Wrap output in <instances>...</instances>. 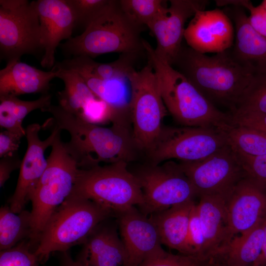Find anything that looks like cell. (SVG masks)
<instances>
[{"instance_id": "obj_2", "label": "cell", "mask_w": 266, "mask_h": 266, "mask_svg": "<svg viewBox=\"0 0 266 266\" xmlns=\"http://www.w3.org/2000/svg\"><path fill=\"white\" fill-rule=\"evenodd\" d=\"M231 48L209 56L182 45L172 65L211 103L229 112L234 111L254 75Z\"/></svg>"}, {"instance_id": "obj_14", "label": "cell", "mask_w": 266, "mask_h": 266, "mask_svg": "<svg viewBox=\"0 0 266 266\" xmlns=\"http://www.w3.org/2000/svg\"><path fill=\"white\" fill-rule=\"evenodd\" d=\"M225 209L228 243L266 221V193L244 177L226 198Z\"/></svg>"}, {"instance_id": "obj_29", "label": "cell", "mask_w": 266, "mask_h": 266, "mask_svg": "<svg viewBox=\"0 0 266 266\" xmlns=\"http://www.w3.org/2000/svg\"><path fill=\"white\" fill-rule=\"evenodd\" d=\"M32 232L31 212L24 209L20 213L12 211L9 205L0 209V250L13 248L29 239Z\"/></svg>"}, {"instance_id": "obj_34", "label": "cell", "mask_w": 266, "mask_h": 266, "mask_svg": "<svg viewBox=\"0 0 266 266\" xmlns=\"http://www.w3.org/2000/svg\"><path fill=\"white\" fill-rule=\"evenodd\" d=\"M40 263L29 239L0 252V266H40Z\"/></svg>"}, {"instance_id": "obj_6", "label": "cell", "mask_w": 266, "mask_h": 266, "mask_svg": "<svg viewBox=\"0 0 266 266\" xmlns=\"http://www.w3.org/2000/svg\"><path fill=\"white\" fill-rule=\"evenodd\" d=\"M61 132L51 146L47 167L29 197L32 205L29 242L33 250L52 214L71 194L77 175V163L66 149Z\"/></svg>"}, {"instance_id": "obj_19", "label": "cell", "mask_w": 266, "mask_h": 266, "mask_svg": "<svg viewBox=\"0 0 266 266\" xmlns=\"http://www.w3.org/2000/svg\"><path fill=\"white\" fill-rule=\"evenodd\" d=\"M100 222L82 244L76 261L94 266H124L126 252L119 236L116 220Z\"/></svg>"}, {"instance_id": "obj_9", "label": "cell", "mask_w": 266, "mask_h": 266, "mask_svg": "<svg viewBox=\"0 0 266 266\" xmlns=\"http://www.w3.org/2000/svg\"><path fill=\"white\" fill-rule=\"evenodd\" d=\"M229 145L225 132L220 130L163 126L147 153L152 165L174 160L195 162L207 158Z\"/></svg>"}, {"instance_id": "obj_32", "label": "cell", "mask_w": 266, "mask_h": 266, "mask_svg": "<svg viewBox=\"0 0 266 266\" xmlns=\"http://www.w3.org/2000/svg\"><path fill=\"white\" fill-rule=\"evenodd\" d=\"M123 9L137 22L147 27L166 5L162 0H119Z\"/></svg>"}, {"instance_id": "obj_36", "label": "cell", "mask_w": 266, "mask_h": 266, "mask_svg": "<svg viewBox=\"0 0 266 266\" xmlns=\"http://www.w3.org/2000/svg\"><path fill=\"white\" fill-rule=\"evenodd\" d=\"M208 261L184 254H173L164 250L143 262L139 266H207Z\"/></svg>"}, {"instance_id": "obj_8", "label": "cell", "mask_w": 266, "mask_h": 266, "mask_svg": "<svg viewBox=\"0 0 266 266\" xmlns=\"http://www.w3.org/2000/svg\"><path fill=\"white\" fill-rule=\"evenodd\" d=\"M132 136L138 150L148 153L157 139L167 113L151 65L132 74Z\"/></svg>"}, {"instance_id": "obj_45", "label": "cell", "mask_w": 266, "mask_h": 266, "mask_svg": "<svg viewBox=\"0 0 266 266\" xmlns=\"http://www.w3.org/2000/svg\"><path fill=\"white\" fill-rule=\"evenodd\" d=\"M261 4L264 7V8L266 10V0H263Z\"/></svg>"}, {"instance_id": "obj_37", "label": "cell", "mask_w": 266, "mask_h": 266, "mask_svg": "<svg viewBox=\"0 0 266 266\" xmlns=\"http://www.w3.org/2000/svg\"><path fill=\"white\" fill-rule=\"evenodd\" d=\"M215 1L218 6H237L248 10L249 24L258 33L266 37V10L261 4L255 6L248 0H219Z\"/></svg>"}, {"instance_id": "obj_3", "label": "cell", "mask_w": 266, "mask_h": 266, "mask_svg": "<svg viewBox=\"0 0 266 266\" xmlns=\"http://www.w3.org/2000/svg\"><path fill=\"white\" fill-rule=\"evenodd\" d=\"M143 41L165 106L177 122L184 127L223 131L232 126L230 112L214 105L182 73L158 57L149 42Z\"/></svg>"}, {"instance_id": "obj_15", "label": "cell", "mask_w": 266, "mask_h": 266, "mask_svg": "<svg viewBox=\"0 0 266 266\" xmlns=\"http://www.w3.org/2000/svg\"><path fill=\"white\" fill-rule=\"evenodd\" d=\"M41 129V126L36 123L25 129L28 147L22 160L15 190L8 200L11 210L16 213L25 209L31 192L47 167L45 150L52 146L58 133L62 131L54 126L50 135L41 140L39 135Z\"/></svg>"}, {"instance_id": "obj_16", "label": "cell", "mask_w": 266, "mask_h": 266, "mask_svg": "<svg viewBox=\"0 0 266 266\" xmlns=\"http://www.w3.org/2000/svg\"><path fill=\"white\" fill-rule=\"evenodd\" d=\"M115 218L126 252L124 266H139L165 250L153 222L135 206L118 213Z\"/></svg>"}, {"instance_id": "obj_41", "label": "cell", "mask_w": 266, "mask_h": 266, "mask_svg": "<svg viewBox=\"0 0 266 266\" xmlns=\"http://www.w3.org/2000/svg\"><path fill=\"white\" fill-rule=\"evenodd\" d=\"M22 161L17 153L5 156L0 160V187L9 179L11 173L20 168Z\"/></svg>"}, {"instance_id": "obj_39", "label": "cell", "mask_w": 266, "mask_h": 266, "mask_svg": "<svg viewBox=\"0 0 266 266\" xmlns=\"http://www.w3.org/2000/svg\"><path fill=\"white\" fill-rule=\"evenodd\" d=\"M231 113L232 125L251 128L266 133V113L241 111Z\"/></svg>"}, {"instance_id": "obj_28", "label": "cell", "mask_w": 266, "mask_h": 266, "mask_svg": "<svg viewBox=\"0 0 266 266\" xmlns=\"http://www.w3.org/2000/svg\"><path fill=\"white\" fill-rule=\"evenodd\" d=\"M51 98L49 93L34 100H21L11 95L0 96V127L25 136V129L23 127L24 118L34 110L45 112L51 105Z\"/></svg>"}, {"instance_id": "obj_1", "label": "cell", "mask_w": 266, "mask_h": 266, "mask_svg": "<svg viewBox=\"0 0 266 266\" xmlns=\"http://www.w3.org/2000/svg\"><path fill=\"white\" fill-rule=\"evenodd\" d=\"M45 112L52 115L54 126L69 133L70 140L64 146L79 168L135 160L137 149L127 122L102 127L84 121L59 105L51 104Z\"/></svg>"}, {"instance_id": "obj_22", "label": "cell", "mask_w": 266, "mask_h": 266, "mask_svg": "<svg viewBox=\"0 0 266 266\" xmlns=\"http://www.w3.org/2000/svg\"><path fill=\"white\" fill-rule=\"evenodd\" d=\"M227 197L202 196L197 204L205 240L204 258L207 261L228 243L225 209Z\"/></svg>"}, {"instance_id": "obj_40", "label": "cell", "mask_w": 266, "mask_h": 266, "mask_svg": "<svg viewBox=\"0 0 266 266\" xmlns=\"http://www.w3.org/2000/svg\"><path fill=\"white\" fill-rule=\"evenodd\" d=\"M23 135L8 130L0 133V157L17 153Z\"/></svg>"}, {"instance_id": "obj_35", "label": "cell", "mask_w": 266, "mask_h": 266, "mask_svg": "<svg viewBox=\"0 0 266 266\" xmlns=\"http://www.w3.org/2000/svg\"><path fill=\"white\" fill-rule=\"evenodd\" d=\"M234 153L242 167L245 177L266 193V155L251 156Z\"/></svg>"}, {"instance_id": "obj_24", "label": "cell", "mask_w": 266, "mask_h": 266, "mask_svg": "<svg viewBox=\"0 0 266 266\" xmlns=\"http://www.w3.org/2000/svg\"><path fill=\"white\" fill-rule=\"evenodd\" d=\"M266 221L251 231L234 236L218 250L209 261L227 266H252L262 252Z\"/></svg>"}, {"instance_id": "obj_13", "label": "cell", "mask_w": 266, "mask_h": 266, "mask_svg": "<svg viewBox=\"0 0 266 266\" xmlns=\"http://www.w3.org/2000/svg\"><path fill=\"white\" fill-rule=\"evenodd\" d=\"M169 3L147 27L156 39V54L172 66L182 45L185 23L197 11L204 10L209 1L170 0Z\"/></svg>"}, {"instance_id": "obj_43", "label": "cell", "mask_w": 266, "mask_h": 266, "mask_svg": "<svg viewBox=\"0 0 266 266\" xmlns=\"http://www.w3.org/2000/svg\"><path fill=\"white\" fill-rule=\"evenodd\" d=\"M253 266H266V224L265 228L264 238L261 254Z\"/></svg>"}, {"instance_id": "obj_42", "label": "cell", "mask_w": 266, "mask_h": 266, "mask_svg": "<svg viewBox=\"0 0 266 266\" xmlns=\"http://www.w3.org/2000/svg\"><path fill=\"white\" fill-rule=\"evenodd\" d=\"M59 260L60 266H94L83 264L73 260L68 251L60 252Z\"/></svg>"}, {"instance_id": "obj_10", "label": "cell", "mask_w": 266, "mask_h": 266, "mask_svg": "<svg viewBox=\"0 0 266 266\" xmlns=\"http://www.w3.org/2000/svg\"><path fill=\"white\" fill-rule=\"evenodd\" d=\"M133 173L143 194V202L139 210L147 216L192 200L198 196L179 163L173 160L150 164Z\"/></svg>"}, {"instance_id": "obj_38", "label": "cell", "mask_w": 266, "mask_h": 266, "mask_svg": "<svg viewBox=\"0 0 266 266\" xmlns=\"http://www.w3.org/2000/svg\"><path fill=\"white\" fill-rule=\"evenodd\" d=\"M205 240L195 204L192 210L188 228V246L190 255L207 261L204 258Z\"/></svg>"}, {"instance_id": "obj_17", "label": "cell", "mask_w": 266, "mask_h": 266, "mask_svg": "<svg viewBox=\"0 0 266 266\" xmlns=\"http://www.w3.org/2000/svg\"><path fill=\"white\" fill-rule=\"evenodd\" d=\"M234 27L223 10H200L185 28L184 38L188 46L201 53H219L231 48Z\"/></svg>"}, {"instance_id": "obj_11", "label": "cell", "mask_w": 266, "mask_h": 266, "mask_svg": "<svg viewBox=\"0 0 266 266\" xmlns=\"http://www.w3.org/2000/svg\"><path fill=\"white\" fill-rule=\"evenodd\" d=\"M43 54L34 0H0V57L6 63L25 54ZM43 56V55H42Z\"/></svg>"}, {"instance_id": "obj_23", "label": "cell", "mask_w": 266, "mask_h": 266, "mask_svg": "<svg viewBox=\"0 0 266 266\" xmlns=\"http://www.w3.org/2000/svg\"><path fill=\"white\" fill-rule=\"evenodd\" d=\"M194 200L173 206L148 217L155 225L161 244L190 255L188 246L190 217Z\"/></svg>"}, {"instance_id": "obj_30", "label": "cell", "mask_w": 266, "mask_h": 266, "mask_svg": "<svg viewBox=\"0 0 266 266\" xmlns=\"http://www.w3.org/2000/svg\"><path fill=\"white\" fill-rule=\"evenodd\" d=\"M225 132L228 143L235 153L251 156L266 155V133L232 125Z\"/></svg>"}, {"instance_id": "obj_20", "label": "cell", "mask_w": 266, "mask_h": 266, "mask_svg": "<svg viewBox=\"0 0 266 266\" xmlns=\"http://www.w3.org/2000/svg\"><path fill=\"white\" fill-rule=\"evenodd\" d=\"M223 10L234 27L235 41L231 48L234 57L254 74H266V37L252 28L242 7L229 5Z\"/></svg>"}, {"instance_id": "obj_27", "label": "cell", "mask_w": 266, "mask_h": 266, "mask_svg": "<svg viewBox=\"0 0 266 266\" xmlns=\"http://www.w3.org/2000/svg\"><path fill=\"white\" fill-rule=\"evenodd\" d=\"M52 68L56 71L57 77L62 79L65 85L64 90L57 94L59 105L79 117L87 105L98 97L77 71L56 64Z\"/></svg>"}, {"instance_id": "obj_5", "label": "cell", "mask_w": 266, "mask_h": 266, "mask_svg": "<svg viewBox=\"0 0 266 266\" xmlns=\"http://www.w3.org/2000/svg\"><path fill=\"white\" fill-rule=\"evenodd\" d=\"M114 217L111 211L85 198L70 196L53 212L46 224L34 251L40 263L53 252H63L83 244L103 220Z\"/></svg>"}, {"instance_id": "obj_26", "label": "cell", "mask_w": 266, "mask_h": 266, "mask_svg": "<svg viewBox=\"0 0 266 266\" xmlns=\"http://www.w3.org/2000/svg\"><path fill=\"white\" fill-rule=\"evenodd\" d=\"M138 53L121 54L116 60L109 63H100L92 58L79 56L56 62L58 66L75 70L81 74L106 80L130 75L134 70Z\"/></svg>"}, {"instance_id": "obj_12", "label": "cell", "mask_w": 266, "mask_h": 266, "mask_svg": "<svg viewBox=\"0 0 266 266\" xmlns=\"http://www.w3.org/2000/svg\"><path fill=\"white\" fill-rule=\"evenodd\" d=\"M180 166L199 197L228 196L245 177L234 151L230 145L203 160L179 162Z\"/></svg>"}, {"instance_id": "obj_4", "label": "cell", "mask_w": 266, "mask_h": 266, "mask_svg": "<svg viewBox=\"0 0 266 266\" xmlns=\"http://www.w3.org/2000/svg\"><path fill=\"white\" fill-rule=\"evenodd\" d=\"M145 27L123 9L119 0H110L81 34L67 39L60 48L72 57L92 58L112 52L146 53L141 36Z\"/></svg>"}, {"instance_id": "obj_7", "label": "cell", "mask_w": 266, "mask_h": 266, "mask_svg": "<svg viewBox=\"0 0 266 266\" xmlns=\"http://www.w3.org/2000/svg\"><path fill=\"white\" fill-rule=\"evenodd\" d=\"M70 195L93 200L107 208L115 217L118 213L143 202L138 180L121 161L78 169Z\"/></svg>"}, {"instance_id": "obj_44", "label": "cell", "mask_w": 266, "mask_h": 266, "mask_svg": "<svg viewBox=\"0 0 266 266\" xmlns=\"http://www.w3.org/2000/svg\"><path fill=\"white\" fill-rule=\"evenodd\" d=\"M211 262L214 265V266H226L225 265L219 264V263H213L212 262Z\"/></svg>"}, {"instance_id": "obj_25", "label": "cell", "mask_w": 266, "mask_h": 266, "mask_svg": "<svg viewBox=\"0 0 266 266\" xmlns=\"http://www.w3.org/2000/svg\"><path fill=\"white\" fill-rule=\"evenodd\" d=\"M132 73L127 76L106 80L78 73L96 97L109 106L112 123L126 121L127 116L131 118Z\"/></svg>"}, {"instance_id": "obj_18", "label": "cell", "mask_w": 266, "mask_h": 266, "mask_svg": "<svg viewBox=\"0 0 266 266\" xmlns=\"http://www.w3.org/2000/svg\"><path fill=\"white\" fill-rule=\"evenodd\" d=\"M34 3L43 51L40 65L43 68L52 69L56 63L57 47L62 40L71 37L75 27L74 18L66 0H37Z\"/></svg>"}, {"instance_id": "obj_46", "label": "cell", "mask_w": 266, "mask_h": 266, "mask_svg": "<svg viewBox=\"0 0 266 266\" xmlns=\"http://www.w3.org/2000/svg\"><path fill=\"white\" fill-rule=\"evenodd\" d=\"M207 266H214L213 265V264L212 263H211V262H210L209 261Z\"/></svg>"}, {"instance_id": "obj_31", "label": "cell", "mask_w": 266, "mask_h": 266, "mask_svg": "<svg viewBox=\"0 0 266 266\" xmlns=\"http://www.w3.org/2000/svg\"><path fill=\"white\" fill-rule=\"evenodd\" d=\"M235 111L266 114V74H254L233 112Z\"/></svg>"}, {"instance_id": "obj_33", "label": "cell", "mask_w": 266, "mask_h": 266, "mask_svg": "<svg viewBox=\"0 0 266 266\" xmlns=\"http://www.w3.org/2000/svg\"><path fill=\"white\" fill-rule=\"evenodd\" d=\"M74 18L76 27L84 30L99 15L110 0H66Z\"/></svg>"}, {"instance_id": "obj_21", "label": "cell", "mask_w": 266, "mask_h": 266, "mask_svg": "<svg viewBox=\"0 0 266 266\" xmlns=\"http://www.w3.org/2000/svg\"><path fill=\"white\" fill-rule=\"evenodd\" d=\"M57 77L56 71H43L20 60L6 63L0 70V96L28 94H48L50 82Z\"/></svg>"}]
</instances>
